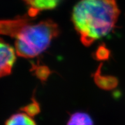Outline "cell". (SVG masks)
I'll return each mask as SVG.
<instances>
[{
  "mask_svg": "<svg viewBox=\"0 0 125 125\" xmlns=\"http://www.w3.org/2000/svg\"><path fill=\"white\" fill-rule=\"evenodd\" d=\"M119 14L116 0H80L73 8L71 21L82 43L89 46L112 31Z\"/></svg>",
  "mask_w": 125,
  "mask_h": 125,
  "instance_id": "cell-1",
  "label": "cell"
},
{
  "mask_svg": "<svg viewBox=\"0 0 125 125\" xmlns=\"http://www.w3.org/2000/svg\"><path fill=\"white\" fill-rule=\"evenodd\" d=\"M59 32L57 24L50 19L34 24L30 22L15 36L16 54L26 59L37 57L49 47Z\"/></svg>",
  "mask_w": 125,
  "mask_h": 125,
  "instance_id": "cell-2",
  "label": "cell"
},
{
  "mask_svg": "<svg viewBox=\"0 0 125 125\" xmlns=\"http://www.w3.org/2000/svg\"><path fill=\"white\" fill-rule=\"evenodd\" d=\"M14 48L0 39V78L9 75L15 62Z\"/></svg>",
  "mask_w": 125,
  "mask_h": 125,
  "instance_id": "cell-3",
  "label": "cell"
},
{
  "mask_svg": "<svg viewBox=\"0 0 125 125\" xmlns=\"http://www.w3.org/2000/svg\"><path fill=\"white\" fill-rule=\"evenodd\" d=\"M31 18L28 14L12 20H0V35L14 38L23 26L31 22Z\"/></svg>",
  "mask_w": 125,
  "mask_h": 125,
  "instance_id": "cell-4",
  "label": "cell"
},
{
  "mask_svg": "<svg viewBox=\"0 0 125 125\" xmlns=\"http://www.w3.org/2000/svg\"><path fill=\"white\" fill-rule=\"evenodd\" d=\"M102 63H100L93 75L95 83L98 87L104 90H111L118 84V80L114 76H104L101 73Z\"/></svg>",
  "mask_w": 125,
  "mask_h": 125,
  "instance_id": "cell-5",
  "label": "cell"
},
{
  "mask_svg": "<svg viewBox=\"0 0 125 125\" xmlns=\"http://www.w3.org/2000/svg\"><path fill=\"white\" fill-rule=\"evenodd\" d=\"M29 6V9L35 10L38 13L42 10H52L59 4L61 0H24Z\"/></svg>",
  "mask_w": 125,
  "mask_h": 125,
  "instance_id": "cell-6",
  "label": "cell"
},
{
  "mask_svg": "<svg viewBox=\"0 0 125 125\" xmlns=\"http://www.w3.org/2000/svg\"><path fill=\"white\" fill-rule=\"evenodd\" d=\"M5 125H37L32 117L26 113H17L6 120Z\"/></svg>",
  "mask_w": 125,
  "mask_h": 125,
  "instance_id": "cell-7",
  "label": "cell"
},
{
  "mask_svg": "<svg viewBox=\"0 0 125 125\" xmlns=\"http://www.w3.org/2000/svg\"><path fill=\"white\" fill-rule=\"evenodd\" d=\"M67 125H94V123L88 114L77 112L70 116Z\"/></svg>",
  "mask_w": 125,
  "mask_h": 125,
  "instance_id": "cell-8",
  "label": "cell"
},
{
  "mask_svg": "<svg viewBox=\"0 0 125 125\" xmlns=\"http://www.w3.org/2000/svg\"><path fill=\"white\" fill-rule=\"evenodd\" d=\"M31 71H33L35 76L42 81H45L51 75V71L47 66L40 64H34Z\"/></svg>",
  "mask_w": 125,
  "mask_h": 125,
  "instance_id": "cell-9",
  "label": "cell"
},
{
  "mask_svg": "<svg viewBox=\"0 0 125 125\" xmlns=\"http://www.w3.org/2000/svg\"><path fill=\"white\" fill-rule=\"evenodd\" d=\"M21 110L28 116L33 117L40 113V106L37 100L33 99L31 103L22 107Z\"/></svg>",
  "mask_w": 125,
  "mask_h": 125,
  "instance_id": "cell-10",
  "label": "cell"
},
{
  "mask_svg": "<svg viewBox=\"0 0 125 125\" xmlns=\"http://www.w3.org/2000/svg\"><path fill=\"white\" fill-rule=\"evenodd\" d=\"M111 52L105 44H101L94 54L95 59L97 60H107L109 59Z\"/></svg>",
  "mask_w": 125,
  "mask_h": 125,
  "instance_id": "cell-11",
  "label": "cell"
}]
</instances>
